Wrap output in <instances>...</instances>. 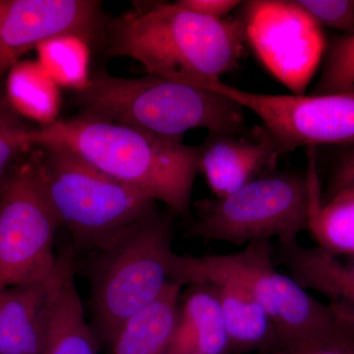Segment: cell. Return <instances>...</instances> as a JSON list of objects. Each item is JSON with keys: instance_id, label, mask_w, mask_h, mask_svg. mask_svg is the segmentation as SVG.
<instances>
[{"instance_id": "603a6c76", "label": "cell", "mask_w": 354, "mask_h": 354, "mask_svg": "<svg viewBox=\"0 0 354 354\" xmlns=\"http://www.w3.org/2000/svg\"><path fill=\"white\" fill-rule=\"evenodd\" d=\"M11 106L4 84H0V183L23 156L32 150L30 127Z\"/></svg>"}, {"instance_id": "277c9868", "label": "cell", "mask_w": 354, "mask_h": 354, "mask_svg": "<svg viewBox=\"0 0 354 354\" xmlns=\"http://www.w3.org/2000/svg\"><path fill=\"white\" fill-rule=\"evenodd\" d=\"M214 279L241 286L262 305L274 323L277 346L315 334L335 315L334 304L316 299L277 269L274 246L269 241L253 242L241 251L221 255L193 257L172 253L171 281L185 286Z\"/></svg>"}, {"instance_id": "44dd1931", "label": "cell", "mask_w": 354, "mask_h": 354, "mask_svg": "<svg viewBox=\"0 0 354 354\" xmlns=\"http://www.w3.org/2000/svg\"><path fill=\"white\" fill-rule=\"evenodd\" d=\"M90 43L74 34L46 39L36 48L39 64L58 87L79 92L88 85Z\"/></svg>"}, {"instance_id": "cb8c5ba5", "label": "cell", "mask_w": 354, "mask_h": 354, "mask_svg": "<svg viewBox=\"0 0 354 354\" xmlns=\"http://www.w3.org/2000/svg\"><path fill=\"white\" fill-rule=\"evenodd\" d=\"M354 87V34L333 39L312 95H330Z\"/></svg>"}, {"instance_id": "30bf717a", "label": "cell", "mask_w": 354, "mask_h": 354, "mask_svg": "<svg viewBox=\"0 0 354 354\" xmlns=\"http://www.w3.org/2000/svg\"><path fill=\"white\" fill-rule=\"evenodd\" d=\"M246 43L293 95H304L326 50L322 28L297 0L242 2Z\"/></svg>"}, {"instance_id": "d4e9b609", "label": "cell", "mask_w": 354, "mask_h": 354, "mask_svg": "<svg viewBox=\"0 0 354 354\" xmlns=\"http://www.w3.org/2000/svg\"><path fill=\"white\" fill-rule=\"evenodd\" d=\"M321 28L354 34V0H297Z\"/></svg>"}, {"instance_id": "4fadbf2b", "label": "cell", "mask_w": 354, "mask_h": 354, "mask_svg": "<svg viewBox=\"0 0 354 354\" xmlns=\"http://www.w3.org/2000/svg\"><path fill=\"white\" fill-rule=\"evenodd\" d=\"M41 354H100L77 290L73 254L68 248L58 253L57 271L48 285Z\"/></svg>"}, {"instance_id": "ffe728a7", "label": "cell", "mask_w": 354, "mask_h": 354, "mask_svg": "<svg viewBox=\"0 0 354 354\" xmlns=\"http://www.w3.org/2000/svg\"><path fill=\"white\" fill-rule=\"evenodd\" d=\"M11 106L26 120L48 127L58 120L59 88L38 62L20 60L7 72L4 83Z\"/></svg>"}, {"instance_id": "4316f807", "label": "cell", "mask_w": 354, "mask_h": 354, "mask_svg": "<svg viewBox=\"0 0 354 354\" xmlns=\"http://www.w3.org/2000/svg\"><path fill=\"white\" fill-rule=\"evenodd\" d=\"M176 3L205 17L223 20L227 19L228 14L242 2L236 0H177Z\"/></svg>"}, {"instance_id": "52a82bcc", "label": "cell", "mask_w": 354, "mask_h": 354, "mask_svg": "<svg viewBox=\"0 0 354 354\" xmlns=\"http://www.w3.org/2000/svg\"><path fill=\"white\" fill-rule=\"evenodd\" d=\"M310 204L308 176L272 171L228 196L202 202L187 235L244 246L297 241L308 230Z\"/></svg>"}, {"instance_id": "5bb4252c", "label": "cell", "mask_w": 354, "mask_h": 354, "mask_svg": "<svg viewBox=\"0 0 354 354\" xmlns=\"http://www.w3.org/2000/svg\"><path fill=\"white\" fill-rule=\"evenodd\" d=\"M274 259L285 266L291 278L305 290H315L329 298L330 304L354 312V256L344 258L295 241L278 242Z\"/></svg>"}, {"instance_id": "e0dca14e", "label": "cell", "mask_w": 354, "mask_h": 354, "mask_svg": "<svg viewBox=\"0 0 354 354\" xmlns=\"http://www.w3.org/2000/svg\"><path fill=\"white\" fill-rule=\"evenodd\" d=\"M220 304L230 353H269L278 344L272 319L262 305L241 286L223 279L209 281Z\"/></svg>"}, {"instance_id": "ba28073f", "label": "cell", "mask_w": 354, "mask_h": 354, "mask_svg": "<svg viewBox=\"0 0 354 354\" xmlns=\"http://www.w3.org/2000/svg\"><path fill=\"white\" fill-rule=\"evenodd\" d=\"M60 225L32 148L0 183V292L48 283L55 276V235Z\"/></svg>"}, {"instance_id": "2e32d148", "label": "cell", "mask_w": 354, "mask_h": 354, "mask_svg": "<svg viewBox=\"0 0 354 354\" xmlns=\"http://www.w3.org/2000/svg\"><path fill=\"white\" fill-rule=\"evenodd\" d=\"M50 283L2 291L0 354H41Z\"/></svg>"}, {"instance_id": "d6986e66", "label": "cell", "mask_w": 354, "mask_h": 354, "mask_svg": "<svg viewBox=\"0 0 354 354\" xmlns=\"http://www.w3.org/2000/svg\"><path fill=\"white\" fill-rule=\"evenodd\" d=\"M315 155H310L308 176L311 204L308 230L317 246L339 256H354V191L337 193L321 200Z\"/></svg>"}, {"instance_id": "9a60e30c", "label": "cell", "mask_w": 354, "mask_h": 354, "mask_svg": "<svg viewBox=\"0 0 354 354\" xmlns=\"http://www.w3.org/2000/svg\"><path fill=\"white\" fill-rule=\"evenodd\" d=\"M185 286L167 354L230 353L220 304L213 288L205 283Z\"/></svg>"}, {"instance_id": "484cf974", "label": "cell", "mask_w": 354, "mask_h": 354, "mask_svg": "<svg viewBox=\"0 0 354 354\" xmlns=\"http://www.w3.org/2000/svg\"><path fill=\"white\" fill-rule=\"evenodd\" d=\"M346 191H354V144L341 146L330 169L327 190L325 195L321 193V200Z\"/></svg>"}, {"instance_id": "6da1fadb", "label": "cell", "mask_w": 354, "mask_h": 354, "mask_svg": "<svg viewBox=\"0 0 354 354\" xmlns=\"http://www.w3.org/2000/svg\"><path fill=\"white\" fill-rule=\"evenodd\" d=\"M34 147H57L111 178L127 184L176 215L190 208L201 146L162 138L97 116L79 113L32 128Z\"/></svg>"}, {"instance_id": "3957f363", "label": "cell", "mask_w": 354, "mask_h": 354, "mask_svg": "<svg viewBox=\"0 0 354 354\" xmlns=\"http://www.w3.org/2000/svg\"><path fill=\"white\" fill-rule=\"evenodd\" d=\"M73 95L81 113L176 141L198 128L209 133H241L245 127L243 109L232 100L150 74L123 78L99 71Z\"/></svg>"}, {"instance_id": "8fae6325", "label": "cell", "mask_w": 354, "mask_h": 354, "mask_svg": "<svg viewBox=\"0 0 354 354\" xmlns=\"http://www.w3.org/2000/svg\"><path fill=\"white\" fill-rule=\"evenodd\" d=\"M102 3L95 0H4L0 17V76L46 39L74 34L92 44L104 37Z\"/></svg>"}, {"instance_id": "f1b7e54d", "label": "cell", "mask_w": 354, "mask_h": 354, "mask_svg": "<svg viewBox=\"0 0 354 354\" xmlns=\"http://www.w3.org/2000/svg\"><path fill=\"white\" fill-rule=\"evenodd\" d=\"M1 299H2V291L0 292V304H1Z\"/></svg>"}, {"instance_id": "ac0fdd59", "label": "cell", "mask_w": 354, "mask_h": 354, "mask_svg": "<svg viewBox=\"0 0 354 354\" xmlns=\"http://www.w3.org/2000/svg\"><path fill=\"white\" fill-rule=\"evenodd\" d=\"M184 288L171 281L157 300L125 321L109 342L111 354H167Z\"/></svg>"}, {"instance_id": "5b68a950", "label": "cell", "mask_w": 354, "mask_h": 354, "mask_svg": "<svg viewBox=\"0 0 354 354\" xmlns=\"http://www.w3.org/2000/svg\"><path fill=\"white\" fill-rule=\"evenodd\" d=\"M171 218L155 212L97 250L93 306L108 344L125 321L152 304L171 283Z\"/></svg>"}, {"instance_id": "9c48e42d", "label": "cell", "mask_w": 354, "mask_h": 354, "mask_svg": "<svg viewBox=\"0 0 354 354\" xmlns=\"http://www.w3.org/2000/svg\"><path fill=\"white\" fill-rule=\"evenodd\" d=\"M255 113L279 157L298 148L354 144V87L330 95H267L223 81L204 84Z\"/></svg>"}, {"instance_id": "83f0119b", "label": "cell", "mask_w": 354, "mask_h": 354, "mask_svg": "<svg viewBox=\"0 0 354 354\" xmlns=\"http://www.w3.org/2000/svg\"><path fill=\"white\" fill-rule=\"evenodd\" d=\"M4 0H0V17H1L2 9H3Z\"/></svg>"}, {"instance_id": "8992f818", "label": "cell", "mask_w": 354, "mask_h": 354, "mask_svg": "<svg viewBox=\"0 0 354 354\" xmlns=\"http://www.w3.org/2000/svg\"><path fill=\"white\" fill-rule=\"evenodd\" d=\"M35 148L51 206L78 245L100 250L133 223L157 212L151 198L73 153L57 147Z\"/></svg>"}, {"instance_id": "7a4b0ae2", "label": "cell", "mask_w": 354, "mask_h": 354, "mask_svg": "<svg viewBox=\"0 0 354 354\" xmlns=\"http://www.w3.org/2000/svg\"><path fill=\"white\" fill-rule=\"evenodd\" d=\"M106 53L147 73L201 87L236 68L246 39L241 16L211 19L167 2L135 6L106 26Z\"/></svg>"}, {"instance_id": "7c38bea8", "label": "cell", "mask_w": 354, "mask_h": 354, "mask_svg": "<svg viewBox=\"0 0 354 354\" xmlns=\"http://www.w3.org/2000/svg\"><path fill=\"white\" fill-rule=\"evenodd\" d=\"M201 146L199 171L216 198L232 194L276 167L278 153L264 128L251 135L209 133Z\"/></svg>"}, {"instance_id": "7402d4cb", "label": "cell", "mask_w": 354, "mask_h": 354, "mask_svg": "<svg viewBox=\"0 0 354 354\" xmlns=\"http://www.w3.org/2000/svg\"><path fill=\"white\" fill-rule=\"evenodd\" d=\"M332 322L310 337L286 346H277L269 354H354V312L335 304Z\"/></svg>"}]
</instances>
